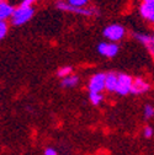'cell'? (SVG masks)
<instances>
[{
    "mask_svg": "<svg viewBox=\"0 0 154 155\" xmlns=\"http://www.w3.org/2000/svg\"><path fill=\"white\" fill-rule=\"evenodd\" d=\"M33 8L32 6H22L20 5L17 9H15V12L11 17V22L15 26H21L26 24L27 21L31 20V17L33 16Z\"/></svg>",
    "mask_w": 154,
    "mask_h": 155,
    "instance_id": "obj_1",
    "label": "cell"
},
{
    "mask_svg": "<svg viewBox=\"0 0 154 155\" xmlns=\"http://www.w3.org/2000/svg\"><path fill=\"white\" fill-rule=\"evenodd\" d=\"M55 6L58 8L59 10L73 12V14H78V15H84V16H95V15H98V10H96L95 8H76V6H73L69 3H64V2H58Z\"/></svg>",
    "mask_w": 154,
    "mask_h": 155,
    "instance_id": "obj_2",
    "label": "cell"
},
{
    "mask_svg": "<svg viewBox=\"0 0 154 155\" xmlns=\"http://www.w3.org/2000/svg\"><path fill=\"white\" fill-rule=\"evenodd\" d=\"M126 31L121 25H110L104 30V36L111 42H117L122 40Z\"/></svg>",
    "mask_w": 154,
    "mask_h": 155,
    "instance_id": "obj_3",
    "label": "cell"
},
{
    "mask_svg": "<svg viewBox=\"0 0 154 155\" xmlns=\"http://www.w3.org/2000/svg\"><path fill=\"white\" fill-rule=\"evenodd\" d=\"M106 89V74L98 73L91 76L89 81V90L90 92H101Z\"/></svg>",
    "mask_w": 154,
    "mask_h": 155,
    "instance_id": "obj_4",
    "label": "cell"
},
{
    "mask_svg": "<svg viewBox=\"0 0 154 155\" xmlns=\"http://www.w3.org/2000/svg\"><path fill=\"white\" fill-rule=\"evenodd\" d=\"M133 85V79L127 74H119V85H117V94L127 95L131 92Z\"/></svg>",
    "mask_w": 154,
    "mask_h": 155,
    "instance_id": "obj_5",
    "label": "cell"
},
{
    "mask_svg": "<svg viewBox=\"0 0 154 155\" xmlns=\"http://www.w3.org/2000/svg\"><path fill=\"white\" fill-rule=\"evenodd\" d=\"M98 51L101 55L107 57V58H112L119 53V46L115 42H102L99 45Z\"/></svg>",
    "mask_w": 154,
    "mask_h": 155,
    "instance_id": "obj_6",
    "label": "cell"
},
{
    "mask_svg": "<svg viewBox=\"0 0 154 155\" xmlns=\"http://www.w3.org/2000/svg\"><path fill=\"white\" fill-rule=\"evenodd\" d=\"M141 15L146 20L154 22V0H142Z\"/></svg>",
    "mask_w": 154,
    "mask_h": 155,
    "instance_id": "obj_7",
    "label": "cell"
},
{
    "mask_svg": "<svg viewBox=\"0 0 154 155\" xmlns=\"http://www.w3.org/2000/svg\"><path fill=\"white\" fill-rule=\"evenodd\" d=\"M148 90H149V84L144 79H142V78H136V79L133 80V85H132V90H131L132 94L139 95Z\"/></svg>",
    "mask_w": 154,
    "mask_h": 155,
    "instance_id": "obj_8",
    "label": "cell"
},
{
    "mask_svg": "<svg viewBox=\"0 0 154 155\" xmlns=\"http://www.w3.org/2000/svg\"><path fill=\"white\" fill-rule=\"evenodd\" d=\"M14 12H15L14 6L10 3L5 2V0H2V3H0V18L3 21H5L6 18L12 17Z\"/></svg>",
    "mask_w": 154,
    "mask_h": 155,
    "instance_id": "obj_9",
    "label": "cell"
},
{
    "mask_svg": "<svg viewBox=\"0 0 154 155\" xmlns=\"http://www.w3.org/2000/svg\"><path fill=\"white\" fill-rule=\"evenodd\" d=\"M119 85V74L107 73L106 74V90L110 92H116Z\"/></svg>",
    "mask_w": 154,
    "mask_h": 155,
    "instance_id": "obj_10",
    "label": "cell"
},
{
    "mask_svg": "<svg viewBox=\"0 0 154 155\" xmlns=\"http://www.w3.org/2000/svg\"><path fill=\"white\" fill-rule=\"evenodd\" d=\"M78 83H79V78L76 75H69L67 78H63L62 80V85L64 87H74Z\"/></svg>",
    "mask_w": 154,
    "mask_h": 155,
    "instance_id": "obj_11",
    "label": "cell"
},
{
    "mask_svg": "<svg viewBox=\"0 0 154 155\" xmlns=\"http://www.w3.org/2000/svg\"><path fill=\"white\" fill-rule=\"evenodd\" d=\"M89 99H90V102H91L94 106H98V105L101 104L104 96L101 95V92H90Z\"/></svg>",
    "mask_w": 154,
    "mask_h": 155,
    "instance_id": "obj_12",
    "label": "cell"
},
{
    "mask_svg": "<svg viewBox=\"0 0 154 155\" xmlns=\"http://www.w3.org/2000/svg\"><path fill=\"white\" fill-rule=\"evenodd\" d=\"M72 74V68L70 67H62L57 70V75L61 76V78H67Z\"/></svg>",
    "mask_w": 154,
    "mask_h": 155,
    "instance_id": "obj_13",
    "label": "cell"
},
{
    "mask_svg": "<svg viewBox=\"0 0 154 155\" xmlns=\"http://www.w3.org/2000/svg\"><path fill=\"white\" fill-rule=\"evenodd\" d=\"M68 3L76 8H85V5L89 3V0H68Z\"/></svg>",
    "mask_w": 154,
    "mask_h": 155,
    "instance_id": "obj_14",
    "label": "cell"
},
{
    "mask_svg": "<svg viewBox=\"0 0 154 155\" xmlns=\"http://www.w3.org/2000/svg\"><path fill=\"white\" fill-rule=\"evenodd\" d=\"M144 117L147 120L154 117V107L152 105H146V107H144Z\"/></svg>",
    "mask_w": 154,
    "mask_h": 155,
    "instance_id": "obj_15",
    "label": "cell"
},
{
    "mask_svg": "<svg viewBox=\"0 0 154 155\" xmlns=\"http://www.w3.org/2000/svg\"><path fill=\"white\" fill-rule=\"evenodd\" d=\"M8 33V24L5 21H0V38H4Z\"/></svg>",
    "mask_w": 154,
    "mask_h": 155,
    "instance_id": "obj_16",
    "label": "cell"
},
{
    "mask_svg": "<svg viewBox=\"0 0 154 155\" xmlns=\"http://www.w3.org/2000/svg\"><path fill=\"white\" fill-rule=\"evenodd\" d=\"M143 134H144V137H146V138H150L152 135H153V128H150V127H146L144 130H143Z\"/></svg>",
    "mask_w": 154,
    "mask_h": 155,
    "instance_id": "obj_17",
    "label": "cell"
},
{
    "mask_svg": "<svg viewBox=\"0 0 154 155\" xmlns=\"http://www.w3.org/2000/svg\"><path fill=\"white\" fill-rule=\"evenodd\" d=\"M45 155H57V151L54 149H52V148H47L45 150Z\"/></svg>",
    "mask_w": 154,
    "mask_h": 155,
    "instance_id": "obj_18",
    "label": "cell"
},
{
    "mask_svg": "<svg viewBox=\"0 0 154 155\" xmlns=\"http://www.w3.org/2000/svg\"><path fill=\"white\" fill-rule=\"evenodd\" d=\"M35 2H36V0H24V3H22L21 5H22V6H31Z\"/></svg>",
    "mask_w": 154,
    "mask_h": 155,
    "instance_id": "obj_19",
    "label": "cell"
},
{
    "mask_svg": "<svg viewBox=\"0 0 154 155\" xmlns=\"http://www.w3.org/2000/svg\"><path fill=\"white\" fill-rule=\"evenodd\" d=\"M152 40H153V43H154V35H153V37H152Z\"/></svg>",
    "mask_w": 154,
    "mask_h": 155,
    "instance_id": "obj_20",
    "label": "cell"
}]
</instances>
